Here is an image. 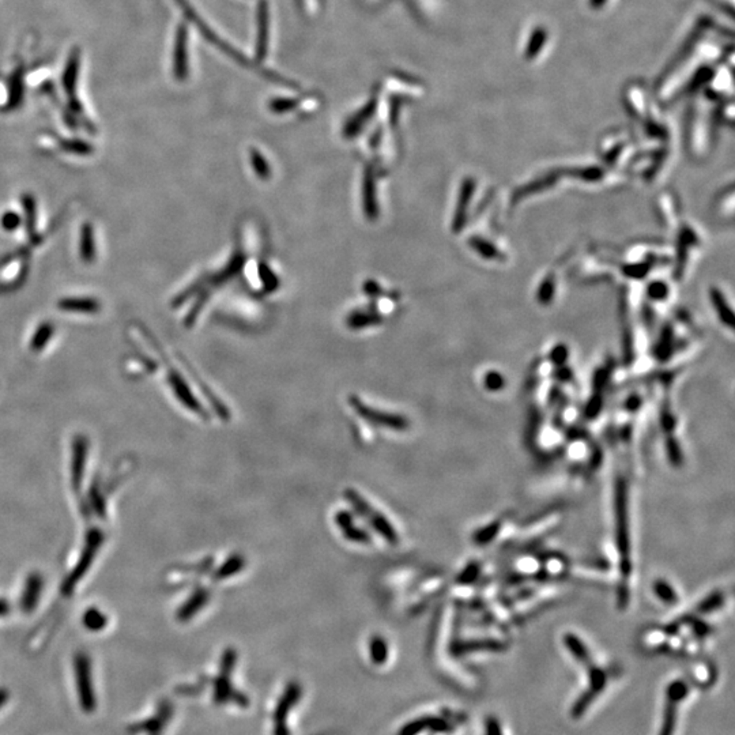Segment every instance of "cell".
Instances as JSON below:
<instances>
[{
  "label": "cell",
  "instance_id": "obj_5",
  "mask_svg": "<svg viewBox=\"0 0 735 735\" xmlns=\"http://www.w3.org/2000/svg\"><path fill=\"white\" fill-rule=\"evenodd\" d=\"M356 407L359 409L360 413H364L363 416L367 417L368 420L370 421H376V423H381V424H387L385 427H392L395 429H401L405 427L406 421L401 417H395V416H381V413H377V412H373L370 410L369 407L365 406H361V405H356Z\"/></svg>",
  "mask_w": 735,
  "mask_h": 735
},
{
  "label": "cell",
  "instance_id": "obj_17",
  "mask_svg": "<svg viewBox=\"0 0 735 735\" xmlns=\"http://www.w3.org/2000/svg\"><path fill=\"white\" fill-rule=\"evenodd\" d=\"M8 701V692L4 689H0V708Z\"/></svg>",
  "mask_w": 735,
  "mask_h": 735
},
{
  "label": "cell",
  "instance_id": "obj_3",
  "mask_svg": "<svg viewBox=\"0 0 735 735\" xmlns=\"http://www.w3.org/2000/svg\"><path fill=\"white\" fill-rule=\"evenodd\" d=\"M89 441L85 436H76L72 443V458H71V485L74 493H79L83 484L86 462H87Z\"/></svg>",
  "mask_w": 735,
  "mask_h": 735
},
{
  "label": "cell",
  "instance_id": "obj_8",
  "mask_svg": "<svg viewBox=\"0 0 735 735\" xmlns=\"http://www.w3.org/2000/svg\"><path fill=\"white\" fill-rule=\"evenodd\" d=\"M61 309L74 312H96L97 303L89 299H67L61 303Z\"/></svg>",
  "mask_w": 735,
  "mask_h": 735
},
{
  "label": "cell",
  "instance_id": "obj_2",
  "mask_svg": "<svg viewBox=\"0 0 735 735\" xmlns=\"http://www.w3.org/2000/svg\"><path fill=\"white\" fill-rule=\"evenodd\" d=\"M75 683L79 705L83 712L93 714L97 707V697L92 677V662L86 652H78L74 658Z\"/></svg>",
  "mask_w": 735,
  "mask_h": 735
},
{
  "label": "cell",
  "instance_id": "obj_9",
  "mask_svg": "<svg viewBox=\"0 0 735 735\" xmlns=\"http://www.w3.org/2000/svg\"><path fill=\"white\" fill-rule=\"evenodd\" d=\"M677 722V703L672 700H668L666 710H665V719L662 725V732L659 735H673Z\"/></svg>",
  "mask_w": 735,
  "mask_h": 735
},
{
  "label": "cell",
  "instance_id": "obj_15",
  "mask_svg": "<svg viewBox=\"0 0 735 735\" xmlns=\"http://www.w3.org/2000/svg\"><path fill=\"white\" fill-rule=\"evenodd\" d=\"M487 729H488V735H501V729H500V725L496 719L490 718L487 721Z\"/></svg>",
  "mask_w": 735,
  "mask_h": 735
},
{
  "label": "cell",
  "instance_id": "obj_7",
  "mask_svg": "<svg viewBox=\"0 0 735 735\" xmlns=\"http://www.w3.org/2000/svg\"><path fill=\"white\" fill-rule=\"evenodd\" d=\"M107 622H108L107 621V615L104 612H100L98 609H96V608L89 609L83 615L85 626L89 630H93V632H98V630L104 629L107 626Z\"/></svg>",
  "mask_w": 735,
  "mask_h": 735
},
{
  "label": "cell",
  "instance_id": "obj_10",
  "mask_svg": "<svg viewBox=\"0 0 735 735\" xmlns=\"http://www.w3.org/2000/svg\"><path fill=\"white\" fill-rule=\"evenodd\" d=\"M654 591L657 594V597L663 601L665 604L668 605H673L678 599H677V593L674 591L673 587L665 582V580H658L654 586Z\"/></svg>",
  "mask_w": 735,
  "mask_h": 735
},
{
  "label": "cell",
  "instance_id": "obj_1",
  "mask_svg": "<svg viewBox=\"0 0 735 735\" xmlns=\"http://www.w3.org/2000/svg\"><path fill=\"white\" fill-rule=\"evenodd\" d=\"M104 541H105V537L100 530L94 529L87 533L83 551L75 564V568L72 569V572L68 573V576L63 582L61 590L63 597H68L74 593L76 584L83 579V576L89 572L90 566L93 565L97 557V553L101 549Z\"/></svg>",
  "mask_w": 735,
  "mask_h": 735
},
{
  "label": "cell",
  "instance_id": "obj_6",
  "mask_svg": "<svg viewBox=\"0 0 735 735\" xmlns=\"http://www.w3.org/2000/svg\"><path fill=\"white\" fill-rule=\"evenodd\" d=\"M564 643H565L566 648L571 651V654H572L577 661H580L582 663H586V665L590 663V654H588V650H587L586 646L580 641V639H577L575 635H566V636L564 637Z\"/></svg>",
  "mask_w": 735,
  "mask_h": 735
},
{
  "label": "cell",
  "instance_id": "obj_4",
  "mask_svg": "<svg viewBox=\"0 0 735 735\" xmlns=\"http://www.w3.org/2000/svg\"><path fill=\"white\" fill-rule=\"evenodd\" d=\"M44 588V580L41 575L32 573L26 579L22 597H21V609L25 614L33 612L40 601L41 593Z\"/></svg>",
  "mask_w": 735,
  "mask_h": 735
},
{
  "label": "cell",
  "instance_id": "obj_12",
  "mask_svg": "<svg viewBox=\"0 0 735 735\" xmlns=\"http://www.w3.org/2000/svg\"><path fill=\"white\" fill-rule=\"evenodd\" d=\"M688 694V686L682 681H675L668 688V700H672L674 703L682 701Z\"/></svg>",
  "mask_w": 735,
  "mask_h": 735
},
{
  "label": "cell",
  "instance_id": "obj_11",
  "mask_svg": "<svg viewBox=\"0 0 735 735\" xmlns=\"http://www.w3.org/2000/svg\"><path fill=\"white\" fill-rule=\"evenodd\" d=\"M597 694H598L597 692H594L593 689H588V690H587V692H586V693H584V694L575 703V705H573V708H572V715H573V718H580V716L587 711V708L590 707V704L594 701V699L597 697Z\"/></svg>",
  "mask_w": 735,
  "mask_h": 735
},
{
  "label": "cell",
  "instance_id": "obj_13",
  "mask_svg": "<svg viewBox=\"0 0 735 735\" xmlns=\"http://www.w3.org/2000/svg\"><path fill=\"white\" fill-rule=\"evenodd\" d=\"M606 685V674L597 668L590 669V689L599 693L605 689Z\"/></svg>",
  "mask_w": 735,
  "mask_h": 735
},
{
  "label": "cell",
  "instance_id": "obj_14",
  "mask_svg": "<svg viewBox=\"0 0 735 735\" xmlns=\"http://www.w3.org/2000/svg\"><path fill=\"white\" fill-rule=\"evenodd\" d=\"M176 70H178V74L183 75L184 67V33L182 32V36L179 37V43H178V52H176Z\"/></svg>",
  "mask_w": 735,
  "mask_h": 735
},
{
  "label": "cell",
  "instance_id": "obj_16",
  "mask_svg": "<svg viewBox=\"0 0 735 735\" xmlns=\"http://www.w3.org/2000/svg\"><path fill=\"white\" fill-rule=\"evenodd\" d=\"M8 612H10V606H8V604H7L6 601L0 599V617L7 615Z\"/></svg>",
  "mask_w": 735,
  "mask_h": 735
}]
</instances>
